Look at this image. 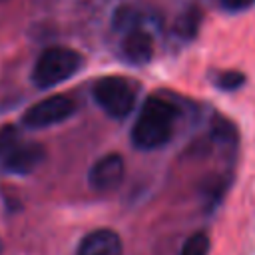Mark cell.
Masks as SVG:
<instances>
[{
  "label": "cell",
  "instance_id": "cell-1",
  "mask_svg": "<svg viewBox=\"0 0 255 255\" xmlns=\"http://www.w3.org/2000/svg\"><path fill=\"white\" fill-rule=\"evenodd\" d=\"M177 118H179V108L175 104L157 96L147 98L131 128L133 145L145 151L165 145L173 135Z\"/></svg>",
  "mask_w": 255,
  "mask_h": 255
},
{
  "label": "cell",
  "instance_id": "cell-2",
  "mask_svg": "<svg viewBox=\"0 0 255 255\" xmlns=\"http://www.w3.org/2000/svg\"><path fill=\"white\" fill-rule=\"evenodd\" d=\"M82 66L84 58L80 56V52L66 46H52L38 56L32 70V82L36 88L48 90L76 76Z\"/></svg>",
  "mask_w": 255,
  "mask_h": 255
},
{
  "label": "cell",
  "instance_id": "cell-3",
  "mask_svg": "<svg viewBox=\"0 0 255 255\" xmlns=\"http://www.w3.org/2000/svg\"><path fill=\"white\" fill-rule=\"evenodd\" d=\"M96 104L116 120L128 118L135 108V90L131 82L120 76H104L92 88Z\"/></svg>",
  "mask_w": 255,
  "mask_h": 255
},
{
  "label": "cell",
  "instance_id": "cell-4",
  "mask_svg": "<svg viewBox=\"0 0 255 255\" xmlns=\"http://www.w3.org/2000/svg\"><path fill=\"white\" fill-rule=\"evenodd\" d=\"M74 108L76 106L68 96L56 94V96L44 98V100L32 104L24 112L22 126L28 128V129H44V128L56 126V124L64 122L66 118H70Z\"/></svg>",
  "mask_w": 255,
  "mask_h": 255
},
{
  "label": "cell",
  "instance_id": "cell-5",
  "mask_svg": "<svg viewBox=\"0 0 255 255\" xmlns=\"http://www.w3.org/2000/svg\"><path fill=\"white\" fill-rule=\"evenodd\" d=\"M46 157L44 145L36 141H18L2 159L0 165L4 171L12 175H28L32 173Z\"/></svg>",
  "mask_w": 255,
  "mask_h": 255
},
{
  "label": "cell",
  "instance_id": "cell-6",
  "mask_svg": "<svg viewBox=\"0 0 255 255\" xmlns=\"http://www.w3.org/2000/svg\"><path fill=\"white\" fill-rule=\"evenodd\" d=\"M124 171H126L124 157L120 153H108L90 167L88 183L96 191H110L122 183Z\"/></svg>",
  "mask_w": 255,
  "mask_h": 255
},
{
  "label": "cell",
  "instance_id": "cell-7",
  "mask_svg": "<svg viewBox=\"0 0 255 255\" xmlns=\"http://www.w3.org/2000/svg\"><path fill=\"white\" fill-rule=\"evenodd\" d=\"M122 60H126L131 66H143L153 56V38L147 30L141 26H135L128 32H124L122 46H120Z\"/></svg>",
  "mask_w": 255,
  "mask_h": 255
},
{
  "label": "cell",
  "instance_id": "cell-8",
  "mask_svg": "<svg viewBox=\"0 0 255 255\" xmlns=\"http://www.w3.org/2000/svg\"><path fill=\"white\" fill-rule=\"evenodd\" d=\"M76 255H122V239L112 229H96L80 241Z\"/></svg>",
  "mask_w": 255,
  "mask_h": 255
},
{
  "label": "cell",
  "instance_id": "cell-9",
  "mask_svg": "<svg viewBox=\"0 0 255 255\" xmlns=\"http://www.w3.org/2000/svg\"><path fill=\"white\" fill-rule=\"evenodd\" d=\"M209 247H211L209 235L203 231H195L183 241L179 255H209Z\"/></svg>",
  "mask_w": 255,
  "mask_h": 255
},
{
  "label": "cell",
  "instance_id": "cell-10",
  "mask_svg": "<svg viewBox=\"0 0 255 255\" xmlns=\"http://www.w3.org/2000/svg\"><path fill=\"white\" fill-rule=\"evenodd\" d=\"M213 84L223 92H235L245 84V76L237 70H225L213 78Z\"/></svg>",
  "mask_w": 255,
  "mask_h": 255
},
{
  "label": "cell",
  "instance_id": "cell-11",
  "mask_svg": "<svg viewBox=\"0 0 255 255\" xmlns=\"http://www.w3.org/2000/svg\"><path fill=\"white\" fill-rule=\"evenodd\" d=\"M135 26H139V16H137V12L133 8L122 6V8L116 10V14H114V28L116 30L128 32V30H131Z\"/></svg>",
  "mask_w": 255,
  "mask_h": 255
},
{
  "label": "cell",
  "instance_id": "cell-12",
  "mask_svg": "<svg viewBox=\"0 0 255 255\" xmlns=\"http://www.w3.org/2000/svg\"><path fill=\"white\" fill-rule=\"evenodd\" d=\"M18 129L14 126H4L0 128V159L18 143Z\"/></svg>",
  "mask_w": 255,
  "mask_h": 255
},
{
  "label": "cell",
  "instance_id": "cell-13",
  "mask_svg": "<svg viewBox=\"0 0 255 255\" xmlns=\"http://www.w3.org/2000/svg\"><path fill=\"white\" fill-rule=\"evenodd\" d=\"M197 24H199V16H197V12L195 10H189V12H185L179 20H177V32L181 34V36H193L195 32H197Z\"/></svg>",
  "mask_w": 255,
  "mask_h": 255
},
{
  "label": "cell",
  "instance_id": "cell-14",
  "mask_svg": "<svg viewBox=\"0 0 255 255\" xmlns=\"http://www.w3.org/2000/svg\"><path fill=\"white\" fill-rule=\"evenodd\" d=\"M213 137L217 139V141H231L233 139V126L229 124V122H225V120H215L213 122Z\"/></svg>",
  "mask_w": 255,
  "mask_h": 255
},
{
  "label": "cell",
  "instance_id": "cell-15",
  "mask_svg": "<svg viewBox=\"0 0 255 255\" xmlns=\"http://www.w3.org/2000/svg\"><path fill=\"white\" fill-rule=\"evenodd\" d=\"M219 4L229 12H241L255 4V0H219Z\"/></svg>",
  "mask_w": 255,
  "mask_h": 255
},
{
  "label": "cell",
  "instance_id": "cell-16",
  "mask_svg": "<svg viewBox=\"0 0 255 255\" xmlns=\"http://www.w3.org/2000/svg\"><path fill=\"white\" fill-rule=\"evenodd\" d=\"M0 253H2V239H0Z\"/></svg>",
  "mask_w": 255,
  "mask_h": 255
}]
</instances>
